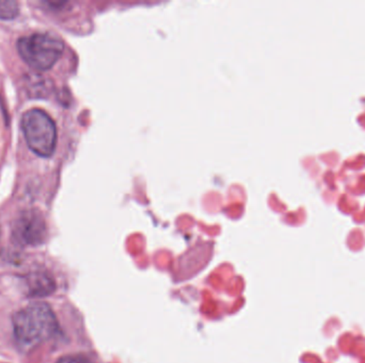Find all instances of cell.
Returning a JSON list of instances; mask_svg holds the SVG:
<instances>
[{
    "mask_svg": "<svg viewBox=\"0 0 365 363\" xmlns=\"http://www.w3.org/2000/svg\"><path fill=\"white\" fill-rule=\"evenodd\" d=\"M13 333L17 345L24 351L50 340L58 333L59 325L52 308L37 302L13 315Z\"/></svg>",
    "mask_w": 365,
    "mask_h": 363,
    "instance_id": "1",
    "label": "cell"
},
{
    "mask_svg": "<svg viewBox=\"0 0 365 363\" xmlns=\"http://www.w3.org/2000/svg\"><path fill=\"white\" fill-rule=\"evenodd\" d=\"M21 130L31 152L42 158H50L57 145L56 124L46 112L30 109L24 113Z\"/></svg>",
    "mask_w": 365,
    "mask_h": 363,
    "instance_id": "3",
    "label": "cell"
},
{
    "mask_svg": "<svg viewBox=\"0 0 365 363\" xmlns=\"http://www.w3.org/2000/svg\"><path fill=\"white\" fill-rule=\"evenodd\" d=\"M26 288L30 297H46L56 291V282L48 273L35 272L27 276Z\"/></svg>",
    "mask_w": 365,
    "mask_h": 363,
    "instance_id": "5",
    "label": "cell"
},
{
    "mask_svg": "<svg viewBox=\"0 0 365 363\" xmlns=\"http://www.w3.org/2000/svg\"><path fill=\"white\" fill-rule=\"evenodd\" d=\"M57 363H89L87 359L82 356H75V355H70V356L61 357Z\"/></svg>",
    "mask_w": 365,
    "mask_h": 363,
    "instance_id": "8",
    "label": "cell"
},
{
    "mask_svg": "<svg viewBox=\"0 0 365 363\" xmlns=\"http://www.w3.org/2000/svg\"><path fill=\"white\" fill-rule=\"evenodd\" d=\"M17 52L31 68H52L64 54V44L60 37L50 33H33L17 41Z\"/></svg>",
    "mask_w": 365,
    "mask_h": 363,
    "instance_id": "2",
    "label": "cell"
},
{
    "mask_svg": "<svg viewBox=\"0 0 365 363\" xmlns=\"http://www.w3.org/2000/svg\"><path fill=\"white\" fill-rule=\"evenodd\" d=\"M50 84L52 81L43 78V76H38V78H31L28 84V93L31 97L45 98L50 91Z\"/></svg>",
    "mask_w": 365,
    "mask_h": 363,
    "instance_id": "6",
    "label": "cell"
},
{
    "mask_svg": "<svg viewBox=\"0 0 365 363\" xmlns=\"http://www.w3.org/2000/svg\"><path fill=\"white\" fill-rule=\"evenodd\" d=\"M19 5L15 0H0V19L11 21L19 15Z\"/></svg>",
    "mask_w": 365,
    "mask_h": 363,
    "instance_id": "7",
    "label": "cell"
},
{
    "mask_svg": "<svg viewBox=\"0 0 365 363\" xmlns=\"http://www.w3.org/2000/svg\"><path fill=\"white\" fill-rule=\"evenodd\" d=\"M46 237V221L38 209L24 210L12 226V239L21 246H39Z\"/></svg>",
    "mask_w": 365,
    "mask_h": 363,
    "instance_id": "4",
    "label": "cell"
}]
</instances>
